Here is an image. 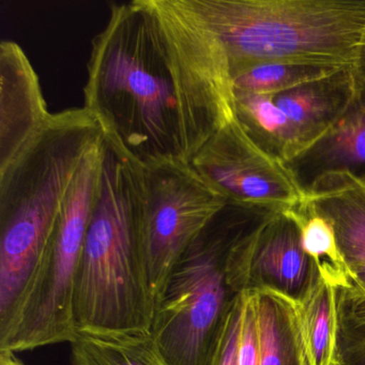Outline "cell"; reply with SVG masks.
Returning <instances> with one entry per match:
<instances>
[{
  "instance_id": "7c38bea8",
  "label": "cell",
  "mask_w": 365,
  "mask_h": 365,
  "mask_svg": "<svg viewBox=\"0 0 365 365\" xmlns=\"http://www.w3.org/2000/svg\"><path fill=\"white\" fill-rule=\"evenodd\" d=\"M239 365H307L297 307L272 292L243 294Z\"/></svg>"
},
{
  "instance_id": "2e32d148",
  "label": "cell",
  "mask_w": 365,
  "mask_h": 365,
  "mask_svg": "<svg viewBox=\"0 0 365 365\" xmlns=\"http://www.w3.org/2000/svg\"><path fill=\"white\" fill-rule=\"evenodd\" d=\"M297 309L307 365H336V289L322 281Z\"/></svg>"
},
{
  "instance_id": "4fadbf2b",
  "label": "cell",
  "mask_w": 365,
  "mask_h": 365,
  "mask_svg": "<svg viewBox=\"0 0 365 365\" xmlns=\"http://www.w3.org/2000/svg\"><path fill=\"white\" fill-rule=\"evenodd\" d=\"M358 80L352 66L270 95L289 136L294 158L319 140L341 116L356 93Z\"/></svg>"
},
{
  "instance_id": "7a4b0ae2",
  "label": "cell",
  "mask_w": 365,
  "mask_h": 365,
  "mask_svg": "<svg viewBox=\"0 0 365 365\" xmlns=\"http://www.w3.org/2000/svg\"><path fill=\"white\" fill-rule=\"evenodd\" d=\"M87 70L84 108L106 138L145 170L187 161L170 57L149 0L110 7Z\"/></svg>"
},
{
  "instance_id": "44dd1931",
  "label": "cell",
  "mask_w": 365,
  "mask_h": 365,
  "mask_svg": "<svg viewBox=\"0 0 365 365\" xmlns=\"http://www.w3.org/2000/svg\"><path fill=\"white\" fill-rule=\"evenodd\" d=\"M356 80L365 87V31L363 33L362 39H361L360 46H359L358 53H356V59L352 65Z\"/></svg>"
},
{
  "instance_id": "3957f363",
  "label": "cell",
  "mask_w": 365,
  "mask_h": 365,
  "mask_svg": "<svg viewBox=\"0 0 365 365\" xmlns=\"http://www.w3.org/2000/svg\"><path fill=\"white\" fill-rule=\"evenodd\" d=\"M144 194L145 168L106 136L74 292L78 332L150 333L155 298L147 270Z\"/></svg>"
},
{
  "instance_id": "7402d4cb",
  "label": "cell",
  "mask_w": 365,
  "mask_h": 365,
  "mask_svg": "<svg viewBox=\"0 0 365 365\" xmlns=\"http://www.w3.org/2000/svg\"><path fill=\"white\" fill-rule=\"evenodd\" d=\"M0 365H25L16 354L9 351H0Z\"/></svg>"
},
{
  "instance_id": "5b68a950",
  "label": "cell",
  "mask_w": 365,
  "mask_h": 365,
  "mask_svg": "<svg viewBox=\"0 0 365 365\" xmlns=\"http://www.w3.org/2000/svg\"><path fill=\"white\" fill-rule=\"evenodd\" d=\"M281 211L227 202L185 250L155 303L150 330L166 365H209L226 317L247 290L252 247Z\"/></svg>"
},
{
  "instance_id": "9c48e42d",
  "label": "cell",
  "mask_w": 365,
  "mask_h": 365,
  "mask_svg": "<svg viewBox=\"0 0 365 365\" xmlns=\"http://www.w3.org/2000/svg\"><path fill=\"white\" fill-rule=\"evenodd\" d=\"M322 281L317 266L303 249L292 209L277 213L252 247L245 292H272L298 307Z\"/></svg>"
},
{
  "instance_id": "277c9868",
  "label": "cell",
  "mask_w": 365,
  "mask_h": 365,
  "mask_svg": "<svg viewBox=\"0 0 365 365\" xmlns=\"http://www.w3.org/2000/svg\"><path fill=\"white\" fill-rule=\"evenodd\" d=\"M106 138L83 106L51 115L0 170V329L29 290L83 162Z\"/></svg>"
},
{
  "instance_id": "6da1fadb",
  "label": "cell",
  "mask_w": 365,
  "mask_h": 365,
  "mask_svg": "<svg viewBox=\"0 0 365 365\" xmlns=\"http://www.w3.org/2000/svg\"><path fill=\"white\" fill-rule=\"evenodd\" d=\"M165 39L181 123L211 133L235 118L232 76L259 63L352 66L365 0H149Z\"/></svg>"
},
{
  "instance_id": "52a82bcc",
  "label": "cell",
  "mask_w": 365,
  "mask_h": 365,
  "mask_svg": "<svg viewBox=\"0 0 365 365\" xmlns=\"http://www.w3.org/2000/svg\"><path fill=\"white\" fill-rule=\"evenodd\" d=\"M227 202L187 161L145 170V250L155 303L185 250Z\"/></svg>"
},
{
  "instance_id": "ba28073f",
  "label": "cell",
  "mask_w": 365,
  "mask_h": 365,
  "mask_svg": "<svg viewBox=\"0 0 365 365\" xmlns=\"http://www.w3.org/2000/svg\"><path fill=\"white\" fill-rule=\"evenodd\" d=\"M189 163L228 202L288 210L304 200L283 164L257 148L236 119L215 132Z\"/></svg>"
},
{
  "instance_id": "d6986e66",
  "label": "cell",
  "mask_w": 365,
  "mask_h": 365,
  "mask_svg": "<svg viewBox=\"0 0 365 365\" xmlns=\"http://www.w3.org/2000/svg\"><path fill=\"white\" fill-rule=\"evenodd\" d=\"M336 365H365V299L336 289Z\"/></svg>"
},
{
  "instance_id": "9a60e30c",
  "label": "cell",
  "mask_w": 365,
  "mask_h": 365,
  "mask_svg": "<svg viewBox=\"0 0 365 365\" xmlns=\"http://www.w3.org/2000/svg\"><path fill=\"white\" fill-rule=\"evenodd\" d=\"M70 345L72 365H166L150 333L78 332Z\"/></svg>"
},
{
  "instance_id": "8992f818",
  "label": "cell",
  "mask_w": 365,
  "mask_h": 365,
  "mask_svg": "<svg viewBox=\"0 0 365 365\" xmlns=\"http://www.w3.org/2000/svg\"><path fill=\"white\" fill-rule=\"evenodd\" d=\"M103 142L83 162L41 264L16 313L0 329V351L18 354L72 343L78 334L74 292L85 238L99 192Z\"/></svg>"
},
{
  "instance_id": "5bb4252c",
  "label": "cell",
  "mask_w": 365,
  "mask_h": 365,
  "mask_svg": "<svg viewBox=\"0 0 365 365\" xmlns=\"http://www.w3.org/2000/svg\"><path fill=\"white\" fill-rule=\"evenodd\" d=\"M303 202L332 225L349 290L365 299V185L348 175L327 177Z\"/></svg>"
},
{
  "instance_id": "ac0fdd59",
  "label": "cell",
  "mask_w": 365,
  "mask_h": 365,
  "mask_svg": "<svg viewBox=\"0 0 365 365\" xmlns=\"http://www.w3.org/2000/svg\"><path fill=\"white\" fill-rule=\"evenodd\" d=\"M344 67L329 63H259L238 70L230 80L234 93L275 95L330 76Z\"/></svg>"
},
{
  "instance_id": "ffe728a7",
  "label": "cell",
  "mask_w": 365,
  "mask_h": 365,
  "mask_svg": "<svg viewBox=\"0 0 365 365\" xmlns=\"http://www.w3.org/2000/svg\"><path fill=\"white\" fill-rule=\"evenodd\" d=\"M243 294L235 302L224 322L209 365H239V339L242 322Z\"/></svg>"
},
{
  "instance_id": "30bf717a",
  "label": "cell",
  "mask_w": 365,
  "mask_h": 365,
  "mask_svg": "<svg viewBox=\"0 0 365 365\" xmlns=\"http://www.w3.org/2000/svg\"><path fill=\"white\" fill-rule=\"evenodd\" d=\"M39 76L14 41L0 44V170H5L51 117Z\"/></svg>"
},
{
  "instance_id": "e0dca14e",
  "label": "cell",
  "mask_w": 365,
  "mask_h": 365,
  "mask_svg": "<svg viewBox=\"0 0 365 365\" xmlns=\"http://www.w3.org/2000/svg\"><path fill=\"white\" fill-rule=\"evenodd\" d=\"M292 211L300 227L303 249L315 262L322 281L335 289H349V274L332 225L304 202Z\"/></svg>"
},
{
  "instance_id": "8fae6325",
  "label": "cell",
  "mask_w": 365,
  "mask_h": 365,
  "mask_svg": "<svg viewBox=\"0 0 365 365\" xmlns=\"http://www.w3.org/2000/svg\"><path fill=\"white\" fill-rule=\"evenodd\" d=\"M303 196L334 175L365 185V87L358 81L345 112L313 145L283 164Z\"/></svg>"
}]
</instances>
